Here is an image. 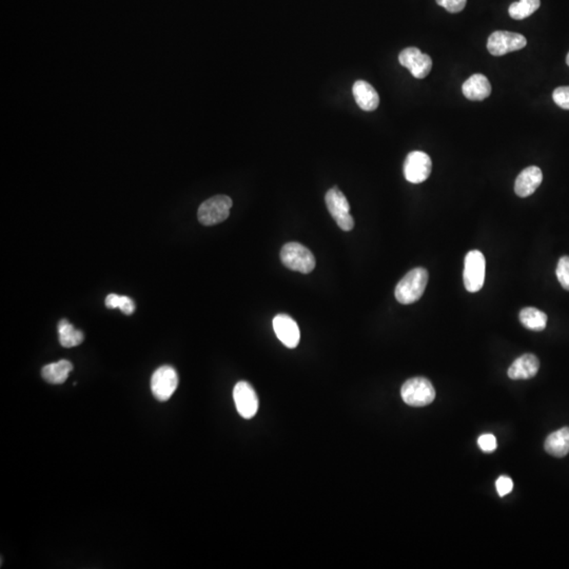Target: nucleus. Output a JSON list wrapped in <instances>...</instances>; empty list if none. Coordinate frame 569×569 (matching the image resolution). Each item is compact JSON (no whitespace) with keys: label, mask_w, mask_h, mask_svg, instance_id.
<instances>
[{"label":"nucleus","mask_w":569,"mask_h":569,"mask_svg":"<svg viewBox=\"0 0 569 569\" xmlns=\"http://www.w3.org/2000/svg\"><path fill=\"white\" fill-rule=\"evenodd\" d=\"M462 91L469 101H484L492 93V84L486 76L474 74L464 82Z\"/></svg>","instance_id":"obj_15"},{"label":"nucleus","mask_w":569,"mask_h":569,"mask_svg":"<svg viewBox=\"0 0 569 569\" xmlns=\"http://www.w3.org/2000/svg\"><path fill=\"white\" fill-rule=\"evenodd\" d=\"M486 261L482 252L479 250L469 251L465 258L464 278L467 291H480L485 282Z\"/></svg>","instance_id":"obj_5"},{"label":"nucleus","mask_w":569,"mask_h":569,"mask_svg":"<svg viewBox=\"0 0 569 569\" xmlns=\"http://www.w3.org/2000/svg\"><path fill=\"white\" fill-rule=\"evenodd\" d=\"M543 180V173L539 167L531 166L524 169L516 180L515 191L520 197H527L535 193Z\"/></svg>","instance_id":"obj_13"},{"label":"nucleus","mask_w":569,"mask_h":569,"mask_svg":"<svg viewBox=\"0 0 569 569\" xmlns=\"http://www.w3.org/2000/svg\"><path fill=\"white\" fill-rule=\"evenodd\" d=\"M428 271L425 268L412 269L396 286V298L398 303L410 305L419 301L428 284Z\"/></svg>","instance_id":"obj_1"},{"label":"nucleus","mask_w":569,"mask_h":569,"mask_svg":"<svg viewBox=\"0 0 569 569\" xmlns=\"http://www.w3.org/2000/svg\"><path fill=\"white\" fill-rule=\"evenodd\" d=\"M566 64H568V66H569V53H568V54H567Z\"/></svg>","instance_id":"obj_28"},{"label":"nucleus","mask_w":569,"mask_h":569,"mask_svg":"<svg viewBox=\"0 0 569 569\" xmlns=\"http://www.w3.org/2000/svg\"><path fill=\"white\" fill-rule=\"evenodd\" d=\"M541 5L540 0H519L510 5L508 12L511 19L522 21L531 16Z\"/></svg>","instance_id":"obj_21"},{"label":"nucleus","mask_w":569,"mask_h":569,"mask_svg":"<svg viewBox=\"0 0 569 569\" xmlns=\"http://www.w3.org/2000/svg\"><path fill=\"white\" fill-rule=\"evenodd\" d=\"M545 450L549 455L556 458H563L569 452V428L559 429L555 433H550L547 437L544 444Z\"/></svg>","instance_id":"obj_17"},{"label":"nucleus","mask_w":569,"mask_h":569,"mask_svg":"<svg viewBox=\"0 0 569 569\" xmlns=\"http://www.w3.org/2000/svg\"><path fill=\"white\" fill-rule=\"evenodd\" d=\"M353 96L359 107L364 111H374L380 104V97L372 84L358 80L353 84Z\"/></svg>","instance_id":"obj_16"},{"label":"nucleus","mask_w":569,"mask_h":569,"mask_svg":"<svg viewBox=\"0 0 569 569\" xmlns=\"http://www.w3.org/2000/svg\"><path fill=\"white\" fill-rule=\"evenodd\" d=\"M478 444L480 448L485 452H492L496 450L498 443H496V437L490 433L482 435L478 439Z\"/></svg>","instance_id":"obj_26"},{"label":"nucleus","mask_w":569,"mask_h":569,"mask_svg":"<svg viewBox=\"0 0 569 569\" xmlns=\"http://www.w3.org/2000/svg\"><path fill=\"white\" fill-rule=\"evenodd\" d=\"M403 401L412 407H423L433 403L435 390L431 380L425 378H413L406 380L402 386Z\"/></svg>","instance_id":"obj_3"},{"label":"nucleus","mask_w":569,"mask_h":569,"mask_svg":"<svg viewBox=\"0 0 569 569\" xmlns=\"http://www.w3.org/2000/svg\"><path fill=\"white\" fill-rule=\"evenodd\" d=\"M496 490H498L499 496H504L512 492V488H513V482H512L511 479L508 478V476H502L496 480Z\"/></svg>","instance_id":"obj_27"},{"label":"nucleus","mask_w":569,"mask_h":569,"mask_svg":"<svg viewBox=\"0 0 569 569\" xmlns=\"http://www.w3.org/2000/svg\"><path fill=\"white\" fill-rule=\"evenodd\" d=\"M326 205L329 213L337 221L341 230L351 231L354 227V221L350 215V205L346 196L339 188H331L325 196Z\"/></svg>","instance_id":"obj_6"},{"label":"nucleus","mask_w":569,"mask_h":569,"mask_svg":"<svg viewBox=\"0 0 569 569\" xmlns=\"http://www.w3.org/2000/svg\"><path fill=\"white\" fill-rule=\"evenodd\" d=\"M73 370L72 363L66 360H62L60 362L52 363L47 365L41 370V376L46 382L53 385H60L66 382L70 372Z\"/></svg>","instance_id":"obj_18"},{"label":"nucleus","mask_w":569,"mask_h":569,"mask_svg":"<svg viewBox=\"0 0 569 569\" xmlns=\"http://www.w3.org/2000/svg\"><path fill=\"white\" fill-rule=\"evenodd\" d=\"M280 261L292 271L308 274L315 268V255L309 249L295 241L284 245L280 251Z\"/></svg>","instance_id":"obj_2"},{"label":"nucleus","mask_w":569,"mask_h":569,"mask_svg":"<svg viewBox=\"0 0 569 569\" xmlns=\"http://www.w3.org/2000/svg\"><path fill=\"white\" fill-rule=\"evenodd\" d=\"M437 5L446 9L449 13H459L466 7L467 0H435Z\"/></svg>","instance_id":"obj_25"},{"label":"nucleus","mask_w":569,"mask_h":569,"mask_svg":"<svg viewBox=\"0 0 569 569\" xmlns=\"http://www.w3.org/2000/svg\"><path fill=\"white\" fill-rule=\"evenodd\" d=\"M553 101L562 108L569 110V87L557 88L553 94Z\"/></svg>","instance_id":"obj_24"},{"label":"nucleus","mask_w":569,"mask_h":569,"mask_svg":"<svg viewBox=\"0 0 569 569\" xmlns=\"http://www.w3.org/2000/svg\"><path fill=\"white\" fill-rule=\"evenodd\" d=\"M556 274L561 286L569 291V256H562L559 260Z\"/></svg>","instance_id":"obj_23"},{"label":"nucleus","mask_w":569,"mask_h":569,"mask_svg":"<svg viewBox=\"0 0 569 569\" xmlns=\"http://www.w3.org/2000/svg\"><path fill=\"white\" fill-rule=\"evenodd\" d=\"M433 162L428 154L422 151L409 153L404 162V175L411 184H421L431 176Z\"/></svg>","instance_id":"obj_9"},{"label":"nucleus","mask_w":569,"mask_h":569,"mask_svg":"<svg viewBox=\"0 0 569 569\" xmlns=\"http://www.w3.org/2000/svg\"><path fill=\"white\" fill-rule=\"evenodd\" d=\"M398 62L402 66L407 68L410 73L417 80L425 78L431 73L433 68V60L431 56L424 54L415 47L405 49L398 55Z\"/></svg>","instance_id":"obj_10"},{"label":"nucleus","mask_w":569,"mask_h":569,"mask_svg":"<svg viewBox=\"0 0 569 569\" xmlns=\"http://www.w3.org/2000/svg\"><path fill=\"white\" fill-rule=\"evenodd\" d=\"M105 304L109 309L119 308L121 311L127 315H132L135 310L134 302L129 296L117 295L115 293L109 294L106 298Z\"/></svg>","instance_id":"obj_22"},{"label":"nucleus","mask_w":569,"mask_h":569,"mask_svg":"<svg viewBox=\"0 0 569 569\" xmlns=\"http://www.w3.org/2000/svg\"><path fill=\"white\" fill-rule=\"evenodd\" d=\"M274 329L278 339L288 348H295L301 339L298 324L287 315H278L274 319Z\"/></svg>","instance_id":"obj_12"},{"label":"nucleus","mask_w":569,"mask_h":569,"mask_svg":"<svg viewBox=\"0 0 569 569\" xmlns=\"http://www.w3.org/2000/svg\"><path fill=\"white\" fill-rule=\"evenodd\" d=\"M232 205V199L229 196H213L204 202L198 208V221L205 226H213L223 223L229 217Z\"/></svg>","instance_id":"obj_4"},{"label":"nucleus","mask_w":569,"mask_h":569,"mask_svg":"<svg viewBox=\"0 0 569 569\" xmlns=\"http://www.w3.org/2000/svg\"><path fill=\"white\" fill-rule=\"evenodd\" d=\"M520 322L525 328L533 331H542L546 328L547 315L537 308H524L520 312Z\"/></svg>","instance_id":"obj_19"},{"label":"nucleus","mask_w":569,"mask_h":569,"mask_svg":"<svg viewBox=\"0 0 569 569\" xmlns=\"http://www.w3.org/2000/svg\"><path fill=\"white\" fill-rule=\"evenodd\" d=\"M233 398L241 417L250 420L256 415L258 410V394L249 383L244 380L237 383L233 390Z\"/></svg>","instance_id":"obj_11"},{"label":"nucleus","mask_w":569,"mask_h":569,"mask_svg":"<svg viewBox=\"0 0 569 569\" xmlns=\"http://www.w3.org/2000/svg\"><path fill=\"white\" fill-rule=\"evenodd\" d=\"M58 335H60V343L64 348H72L78 346L84 341V333L77 329L74 328L66 319H62L58 323Z\"/></svg>","instance_id":"obj_20"},{"label":"nucleus","mask_w":569,"mask_h":569,"mask_svg":"<svg viewBox=\"0 0 569 569\" xmlns=\"http://www.w3.org/2000/svg\"><path fill=\"white\" fill-rule=\"evenodd\" d=\"M539 369V359L535 354L526 353L512 363L508 369V376L511 380H529L537 374Z\"/></svg>","instance_id":"obj_14"},{"label":"nucleus","mask_w":569,"mask_h":569,"mask_svg":"<svg viewBox=\"0 0 569 569\" xmlns=\"http://www.w3.org/2000/svg\"><path fill=\"white\" fill-rule=\"evenodd\" d=\"M527 45L523 35L507 31H496L488 37L487 49L494 56H503L507 53L522 50Z\"/></svg>","instance_id":"obj_8"},{"label":"nucleus","mask_w":569,"mask_h":569,"mask_svg":"<svg viewBox=\"0 0 569 569\" xmlns=\"http://www.w3.org/2000/svg\"><path fill=\"white\" fill-rule=\"evenodd\" d=\"M178 385V376L175 369L171 366H162L155 370L151 378V390L153 396L160 402L168 401L173 396Z\"/></svg>","instance_id":"obj_7"}]
</instances>
